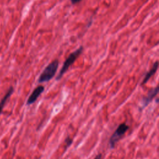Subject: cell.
<instances>
[{"instance_id":"1","label":"cell","mask_w":159,"mask_h":159,"mask_svg":"<svg viewBox=\"0 0 159 159\" xmlns=\"http://www.w3.org/2000/svg\"><path fill=\"white\" fill-rule=\"evenodd\" d=\"M83 51V47L80 46L76 50H75L68 55V57L66 58L65 61L63 62V65L60 70V72L58 73V75L56 77L57 81L60 80L62 78V76L66 72L68 68L74 63V62L76 60V59L82 53Z\"/></svg>"},{"instance_id":"2","label":"cell","mask_w":159,"mask_h":159,"mask_svg":"<svg viewBox=\"0 0 159 159\" xmlns=\"http://www.w3.org/2000/svg\"><path fill=\"white\" fill-rule=\"evenodd\" d=\"M59 65V61L58 60H54L50 63L43 70L42 73L40 75L38 82L39 83L48 82L51 80L55 76Z\"/></svg>"},{"instance_id":"3","label":"cell","mask_w":159,"mask_h":159,"mask_svg":"<svg viewBox=\"0 0 159 159\" xmlns=\"http://www.w3.org/2000/svg\"><path fill=\"white\" fill-rule=\"evenodd\" d=\"M129 126L127 125L125 123H122L117 127L116 130L114 131V132L112 134V135L110 137V139L109 141V145L110 148L112 149L114 148L116 144L123 137V135L129 130Z\"/></svg>"},{"instance_id":"4","label":"cell","mask_w":159,"mask_h":159,"mask_svg":"<svg viewBox=\"0 0 159 159\" xmlns=\"http://www.w3.org/2000/svg\"><path fill=\"white\" fill-rule=\"evenodd\" d=\"M159 91L158 86H156L154 88L151 89L147 93V94L143 98L142 101V109L145 108L148 104L152 101V99L157 95Z\"/></svg>"},{"instance_id":"5","label":"cell","mask_w":159,"mask_h":159,"mask_svg":"<svg viewBox=\"0 0 159 159\" xmlns=\"http://www.w3.org/2000/svg\"><path fill=\"white\" fill-rule=\"evenodd\" d=\"M44 89L45 88L42 85H39L37 87H36L34 89L31 94L29 96L27 101V105H30L34 104L37 101L38 98L40 96V94L43 92Z\"/></svg>"},{"instance_id":"6","label":"cell","mask_w":159,"mask_h":159,"mask_svg":"<svg viewBox=\"0 0 159 159\" xmlns=\"http://www.w3.org/2000/svg\"><path fill=\"white\" fill-rule=\"evenodd\" d=\"M158 61H156L154 63V64L153 65L152 68L145 75V77L143 78V80L142 81L141 85L146 84L148 82V81L150 80V78L156 73V71H157V70L158 69Z\"/></svg>"},{"instance_id":"7","label":"cell","mask_w":159,"mask_h":159,"mask_svg":"<svg viewBox=\"0 0 159 159\" xmlns=\"http://www.w3.org/2000/svg\"><path fill=\"white\" fill-rule=\"evenodd\" d=\"M13 91H14V88H13V87H10L9 89H8V90H7V93H6V94L4 95V96L2 98V99L1 100V101H0V114H1V111H2V109H3V107H4V104H5V103H6V102L7 101V100L9 98V97L11 96V95L13 93Z\"/></svg>"},{"instance_id":"8","label":"cell","mask_w":159,"mask_h":159,"mask_svg":"<svg viewBox=\"0 0 159 159\" xmlns=\"http://www.w3.org/2000/svg\"><path fill=\"white\" fill-rule=\"evenodd\" d=\"M65 149H66L67 148L71 146V145L73 143V140L69 136H68L65 140Z\"/></svg>"},{"instance_id":"9","label":"cell","mask_w":159,"mask_h":159,"mask_svg":"<svg viewBox=\"0 0 159 159\" xmlns=\"http://www.w3.org/2000/svg\"><path fill=\"white\" fill-rule=\"evenodd\" d=\"M81 1L82 0H70L72 4H76L79 3L80 2H81Z\"/></svg>"},{"instance_id":"10","label":"cell","mask_w":159,"mask_h":159,"mask_svg":"<svg viewBox=\"0 0 159 159\" xmlns=\"http://www.w3.org/2000/svg\"><path fill=\"white\" fill-rule=\"evenodd\" d=\"M101 158H102V154L101 153H99V154H98L95 157V158L94 159H101Z\"/></svg>"}]
</instances>
